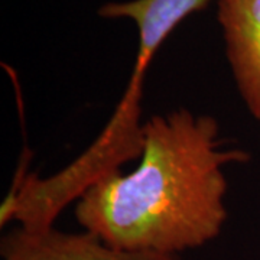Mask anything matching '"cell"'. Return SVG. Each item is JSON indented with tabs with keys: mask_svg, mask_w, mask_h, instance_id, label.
<instances>
[{
	"mask_svg": "<svg viewBox=\"0 0 260 260\" xmlns=\"http://www.w3.org/2000/svg\"><path fill=\"white\" fill-rule=\"evenodd\" d=\"M227 149L207 114L178 109L143 123L140 162L87 188L74 215L110 249L175 257L218 237L227 221L225 167L246 162Z\"/></svg>",
	"mask_w": 260,
	"mask_h": 260,
	"instance_id": "obj_1",
	"label": "cell"
},
{
	"mask_svg": "<svg viewBox=\"0 0 260 260\" xmlns=\"http://www.w3.org/2000/svg\"><path fill=\"white\" fill-rule=\"evenodd\" d=\"M225 54L244 106L260 120V0H218Z\"/></svg>",
	"mask_w": 260,
	"mask_h": 260,
	"instance_id": "obj_2",
	"label": "cell"
},
{
	"mask_svg": "<svg viewBox=\"0 0 260 260\" xmlns=\"http://www.w3.org/2000/svg\"><path fill=\"white\" fill-rule=\"evenodd\" d=\"M2 260H177L110 249L88 232L67 233L48 227L19 225L0 243Z\"/></svg>",
	"mask_w": 260,
	"mask_h": 260,
	"instance_id": "obj_3",
	"label": "cell"
},
{
	"mask_svg": "<svg viewBox=\"0 0 260 260\" xmlns=\"http://www.w3.org/2000/svg\"><path fill=\"white\" fill-rule=\"evenodd\" d=\"M211 0H129L110 2L99 9L107 19H132L139 29L136 67L148 70L153 55L172 30L189 15L205 9Z\"/></svg>",
	"mask_w": 260,
	"mask_h": 260,
	"instance_id": "obj_4",
	"label": "cell"
}]
</instances>
